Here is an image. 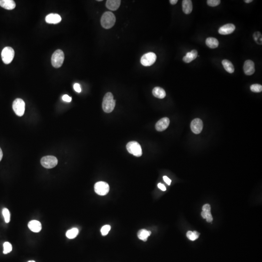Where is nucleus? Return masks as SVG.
I'll list each match as a JSON object with an SVG mask.
<instances>
[{"mask_svg":"<svg viewBox=\"0 0 262 262\" xmlns=\"http://www.w3.org/2000/svg\"><path fill=\"white\" fill-rule=\"evenodd\" d=\"M62 18L60 16L57 14H51L47 15L45 18L46 22L49 24H57L61 21Z\"/></svg>","mask_w":262,"mask_h":262,"instance_id":"14","label":"nucleus"},{"mask_svg":"<svg viewBox=\"0 0 262 262\" xmlns=\"http://www.w3.org/2000/svg\"><path fill=\"white\" fill-rule=\"evenodd\" d=\"M95 192L100 196H104L109 192V184L104 182H98L94 186Z\"/></svg>","mask_w":262,"mask_h":262,"instance_id":"8","label":"nucleus"},{"mask_svg":"<svg viewBox=\"0 0 262 262\" xmlns=\"http://www.w3.org/2000/svg\"><path fill=\"white\" fill-rule=\"evenodd\" d=\"M158 187L159 188H160V189L161 190H162V191H165L166 190V187L163 184H162V183H158Z\"/></svg>","mask_w":262,"mask_h":262,"instance_id":"37","label":"nucleus"},{"mask_svg":"<svg viewBox=\"0 0 262 262\" xmlns=\"http://www.w3.org/2000/svg\"><path fill=\"white\" fill-rule=\"evenodd\" d=\"M205 212V211H204ZM206 213V220L208 222H211L213 221V217H212V215L211 213V211L210 212H205Z\"/></svg>","mask_w":262,"mask_h":262,"instance_id":"32","label":"nucleus"},{"mask_svg":"<svg viewBox=\"0 0 262 262\" xmlns=\"http://www.w3.org/2000/svg\"><path fill=\"white\" fill-rule=\"evenodd\" d=\"M252 1H253L252 0H245V1H244V2H245L246 3H247V4H248V3H250V2H252Z\"/></svg>","mask_w":262,"mask_h":262,"instance_id":"41","label":"nucleus"},{"mask_svg":"<svg viewBox=\"0 0 262 262\" xmlns=\"http://www.w3.org/2000/svg\"><path fill=\"white\" fill-rule=\"evenodd\" d=\"M198 56V52L196 50H191L190 52H188L186 54V56L183 57V61L187 63H189L195 59Z\"/></svg>","mask_w":262,"mask_h":262,"instance_id":"19","label":"nucleus"},{"mask_svg":"<svg viewBox=\"0 0 262 262\" xmlns=\"http://www.w3.org/2000/svg\"><path fill=\"white\" fill-rule=\"evenodd\" d=\"M120 0H108L106 2V6L111 10H117L120 6Z\"/></svg>","mask_w":262,"mask_h":262,"instance_id":"16","label":"nucleus"},{"mask_svg":"<svg viewBox=\"0 0 262 262\" xmlns=\"http://www.w3.org/2000/svg\"><path fill=\"white\" fill-rule=\"evenodd\" d=\"M111 229V226L109 225H106L102 227L101 230L102 235L103 236H107Z\"/></svg>","mask_w":262,"mask_h":262,"instance_id":"30","label":"nucleus"},{"mask_svg":"<svg viewBox=\"0 0 262 262\" xmlns=\"http://www.w3.org/2000/svg\"><path fill=\"white\" fill-rule=\"evenodd\" d=\"M253 38L255 42L259 45L262 44V34L261 33L259 32H256L253 34Z\"/></svg>","mask_w":262,"mask_h":262,"instance_id":"28","label":"nucleus"},{"mask_svg":"<svg viewBox=\"0 0 262 262\" xmlns=\"http://www.w3.org/2000/svg\"><path fill=\"white\" fill-rule=\"evenodd\" d=\"M12 250V247L11 244L10 243L8 242H6L4 243V252L3 253L4 254H7L9 253L10 252H11Z\"/></svg>","mask_w":262,"mask_h":262,"instance_id":"29","label":"nucleus"},{"mask_svg":"<svg viewBox=\"0 0 262 262\" xmlns=\"http://www.w3.org/2000/svg\"><path fill=\"white\" fill-rule=\"evenodd\" d=\"M183 11L186 14H189L192 11L193 5L191 0H183L182 2Z\"/></svg>","mask_w":262,"mask_h":262,"instance_id":"18","label":"nucleus"},{"mask_svg":"<svg viewBox=\"0 0 262 262\" xmlns=\"http://www.w3.org/2000/svg\"><path fill=\"white\" fill-rule=\"evenodd\" d=\"M200 234L197 231H188L187 232V238L191 241H194L199 237Z\"/></svg>","mask_w":262,"mask_h":262,"instance_id":"25","label":"nucleus"},{"mask_svg":"<svg viewBox=\"0 0 262 262\" xmlns=\"http://www.w3.org/2000/svg\"><path fill=\"white\" fill-rule=\"evenodd\" d=\"M12 107L14 112L17 116L19 117L23 116L25 107V103L23 100L21 99H16L13 102Z\"/></svg>","mask_w":262,"mask_h":262,"instance_id":"6","label":"nucleus"},{"mask_svg":"<svg viewBox=\"0 0 262 262\" xmlns=\"http://www.w3.org/2000/svg\"><path fill=\"white\" fill-rule=\"evenodd\" d=\"M41 165L46 168H52L55 167L58 164V160L54 156H46L41 158Z\"/></svg>","mask_w":262,"mask_h":262,"instance_id":"7","label":"nucleus"},{"mask_svg":"<svg viewBox=\"0 0 262 262\" xmlns=\"http://www.w3.org/2000/svg\"><path fill=\"white\" fill-rule=\"evenodd\" d=\"M203 211L205 212H210L211 211V206L209 204H206L204 205L203 207Z\"/></svg>","mask_w":262,"mask_h":262,"instance_id":"35","label":"nucleus"},{"mask_svg":"<svg viewBox=\"0 0 262 262\" xmlns=\"http://www.w3.org/2000/svg\"><path fill=\"white\" fill-rule=\"evenodd\" d=\"M128 152L136 157H140L142 155L141 146L136 141H131L126 145Z\"/></svg>","mask_w":262,"mask_h":262,"instance_id":"4","label":"nucleus"},{"mask_svg":"<svg viewBox=\"0 0 262 262\" xmlns=\"http://www.w3.org/2000/svg\"><path fill=\"white\" fill-rule=\"evenodd\" d=\"M15 55L13 49L10 47H6L2 51L1 56L2 61L6 64H9L12 61Z\"/></svg>","mask_w":262,"mask_h":262,"instance_id":"5","label":"nucleus"},{"mask_svg":"<svg viewBox=\"0 0 262 262\" xmlns=\"http://www.w3.org/2000/svg\"><path fill=\"white\" fill-rule=\"evenodd\" d=\"M79 233V230L77 228H73L71 230H68L66 232V236L69 239H73L75 238Z\"/></svg>","mask_w":262,"mask_h":262,"instance_id":"24","label":"nucleus"},{"mask_svg":"<svg viewBox=\"0 0 262 262\" xmlns=\"http://www.w3.org/2000/svg\"><path fill=\"white\" fill-rule=\"evenodd\" d=\"M201 215H202V217H203L204 219H206V213L204 211H202V213H201Z\"/></svg>","mask_w":262,"mask_h":262,"instance_id":"39","label":"nucleus"},{"mask_svg":"<svg viewBox=\"0 0 262 262\" xmlns=\"http://www.w3.org/2000/svg\"><path fill=\"white\" fill-rule=\"evenodd\" d=\"M151 235V232L148 231L145 229H141L137 233V236L140 240H142L144 241H146L148 237Z\"/></svg>","mask_w":262,"mask_h":262,"instance_id":"23","label":"nucleus"},{"mask_svg":"<svg viewBox=\"0 0 262 262\" xmlns=\"http://www.w3.org/2000/svg\"><path fill=\"white\" fill-rule=\"evenodd\" d=\"M28 227L31 231L34 232H38L40 231L42 229V226L41 223L39 221H37L36 220H31L29 222Z\"/></svg>","mask_w":262,"mask_h":262,"instance_id":"15","label":"nucleus"},{"mask_svg":"<svg viewBox=\"0 0 262 262\" xmlns=\"http://www.w3.org/2000/svg\"><path fill=\"white\" fill-rule=\"evenodd\" d=\"M244 73L247 75H252L255 71V64L251 60H247L244 63L243 66Z\"/></svg>","mask_w":262,"mask_h":262,"instance_id":"11","label":"nucleus"},{"mask_svg":"<svg viewBox=\"0 0 262 262\" xmlns=\"http://www.w3.org/2000/svg\"><path fill=\"white\" fill-rule=\"evenodd\" d=\"M222 64L225 70L229 73H232L235 71L234 65L232 62H230L228 60H223L222 61Z\"/></svg>","mask_w":262,"mask_h":262,"instance_id":"22","label":"nucleus"},{"mask_svg":"<svg viewBox=\"0 0 262 262\" xmlns=\"http://www.w3.org/2000/svg\"><path fill=\"white\" fill-rule=\"evenodd\" d=\"M64 59V54L63 51L61 50H57L52 55L51 58L52 66L55 68H60L62 66Z\"/></svg>","mask_w":262,"mask_h":262,"instance_id":"3","label":"nucleus"},{"mask_svg":"<svg viewBox=\"0 0 262 262\" xmlns=\"http://www.w3.org/2000/svg\"><path fill=\"white\" fill-rule=\"evenodd\" d=\"M62 100L65 102L70 103V102H71L72 98L71 97L69 96V95H63V97H62Z\"/></svg>","mask_w":262,"mask_h":262,"instance_id":"34","label":"nucleus"},{"mask_svg":"<svg viewBox=\"0 0 262 262\" xmlns=\"http://www.w3.org/2000/svg\"><path fill=\"white\" fill-rule=\"evenodd\" d=\"M0 6L7 10H12L16 7V3L13 0H0Z\"/></svg>","mask_w":262,"mask_h":262,"instance_id":"17","label":"nucleus"},{"mask_svg":"<svg viewBox=\"0 0 262 262\" xmlns=\"http://www.w3.org/2000/svg\"><path fill=\"white\" fill-rule=\"evenodd\" d=\"M73 88H74V89H75V91H76L77 92H78V93H80L81 92V88L80 85H79L78 83H76L73 86Z\"/></svg>","mask_w":262,"mask_h":262,"instance_id":"33","label":"nucleus"},{"mask_svg":"<svg viewBox=\"0 0 262 262\" xmlns=\"http://www.w3.org/2000/svg\"><path fill=\"white\" fill-rule=\"evenodd\" d=\"M251 90L252 91L256 93L261 92L262 91V86L260 84H253L251 86Z\"/></svg>","mask_w":262,"mask_h":262,"instance_id":"27","label":"nucleus"},{"mask_svg":"<svg viewBox=\"0 0 262 262\" xmlns=\"http://www.w3.org/2000/svg\"><path fill=\"white\" fill-rule=\"evenodd\" d=\"M221 1L220 0H208L207 1V4L210 6L215 7L219 6L220 4Z\"/></svg>","mask_w":262,"mask_h":262,"instance_id":"31","label":"nucleus"},{"mask_svg":"<svg viewBox=\"0 0 262 262\" xmlns=\"http://www.w3.org/2000/svg\"><path fill=\"white\" fill-rule=\"evenodd\" d=\"M116 21V17L113 13L110 11L105 12L101 18V25L104 29H109L113 26Z\"/></svg>","mask_w":262,"mask_h":262,"instance_id":"2","label":"nucleus"},{"mask_svg":"<svg viewBox=\"0 0 262 262\" xmlns=\"http://www.w3.org/2000/svg\"><path fill=\"white\" fill-rule=\"evenodd\" d=\"M156 55L152 52H149L144 54L141 58V64L144 66H151L155 62Z\"/></svg>","mask_w":262,"mask_h":262,"instance_id":"9","label":"nucleus"},{"mask_svg":"<svg viewBox=\"0 0 262 262\" xmlns=\"http://www.w3.org/2000/svg\"><path fill=\"white\" fill-rule=\"evenodd\" d=\"M28 262H35V261H33V260H32V261H28Z\"/></svg>","mask_w":262,"mask_h":262,"instance_id":"42","label":"nucleus"},{"mask_svg":"<svg viewBox=\"0 0 262 262\" xmlns=\"http://www.w3.org/2000/svg\"><path fill=\"white\" fill-rule=\"evenodd\" d=\"M116 105V101L111 92H108L104 95L102 103V107L104 112L109 113L113 111Z\"/></svg>","mask_w":262,"mask_h":262,"instance_id":"1","label":"nucleus"},{"mask_svg":"<svg viewBox=\"0 0 262 262\" xmlns=\"http://www.w3.org/2000/svg\"><path fill=\"white\" fill-rule=\"evenodd\" d=\"M163 179H164V181L166 182V183H167L168 184V186L169 185H171V180L170 179L168 178L167 176H164L163 177Z\"/></svg>","mask_w":262,"mask_h":262,"instance_id":"36","label":"nucleus"},{"mask_svg":"<svg viewBox=\"0 0 262 262\" xmlns=\"http://www.w3.org/2000/svg\"><path fill=\"white\" fill-rule=\"evenodd\" d=\"M170 123V120L167 118H163L157 121L155 124V129L157 131L162 132L167 129Z\"/></svg>","mask_w":262,"mask_h":262,"instance_id":"12","label":"nucleus"},{"mask_svg":"<svg viewBox=\"0 0 262 262\" xmlns=\"http://www.w3.org/2000/svg\"><path fill=\"white\" fill-rule=\"evenodd\" d=\"M236 29V26L235 25L231 23L224 25L219 29V34L223 35H227V34H231Z\"/></svg>","mask_w":262,"mask_h":262,"instance_id":"13","label":"nucleus"},{"mask_svg":"<svg viewBox=\"0 0 262 262\" xmlns=\"http://www.w3.org/2000/svg\"><path fill=\"white\" fill-rule=\"evenodd\" d=\"M97 1L101 2V1H102V0H97Z\"/></svg>","mask_w":262,"mask_h":262,"instance_id":"43","label":"nucleus"},{"mask_svg":"<svg viewBox=\"0 0 262 262\" xmlns=\"http://www.w3.org/2000/svg\"><path fill=\"white\" fill-rule=\"evenodd\" d=\"M169 2L171 5H174L177 3L178 0H170Z\"/></svg>","mask_w":262,"mask_h":262,"instance_id":"38","label":"nucleus"},{"mask_svg":"<svg viewBox=\"0 0 262 262\" xmlns=\"http://www.w3.org/2000/svg\"><path fill=\"white\" fill-rule=\"evenodd\" d=\"M2 156H3V154H2V149L0 148V161L2 160Z\"/></svg>","mask_w":262,"mask_h":262,"instance_id":"40","label":"nucleus"},{"mask_svg":"<svg viewBox=\"0 0 262 262\" xmlns=\"http://www.w3.org/2000/svg\"><path fill=\"white\" fill-rule=\"evenodd\" d=\"M203 121L200 119H193L190 125L191 130L195 134H200L203 130Z\"/></svg>","mask_w":262,"mask_h":262,"instance_id":"10","label":"nucleus"},{"mask_svg":"<svg viewBox=\"0 0 262 262\" xmlns=\"http://www.w3.org/2000/svg\"><path fill=\"white\" fill-rule=\"evenodd\" d=\"M152 94L155 97L160 99L164 98L166 96L165 90L160 87H155L153 88L152 90Z\"/></svg>","mask_w":262,"mask_h":262,"instance_id":"20","label":"nucleus"},{"mask_svg":"<svg viewBox=\"0 0 262 262\" xmlns=\"http://www.w3.org/2000/svg\"><path fill=\"white\" fill-rule=\"evenodd\" d=\"M205 43L210 48L215 49L219 46V42L218 39L214 38H207L205 41Z\"/></svg>","mask_w":262,"mask_h":262,"instance_id":"21","label":"nucleus"},{"mask_svg":"<svg viewBox=\"0 0 262 262\" xmlns=\"http://www.w3.org/2000/svg\"><path fill=\"white\" fill-rule=\"evenodd\" d=\"M2 215L4 216L5 219V222L6 223H8L10 220V214L8 209L7 208L3 209L2 211Z\"/></svg>","mask_w":262,"mask_h":262,"instance_id":"26","label":"nucleus"}]
</instances>
